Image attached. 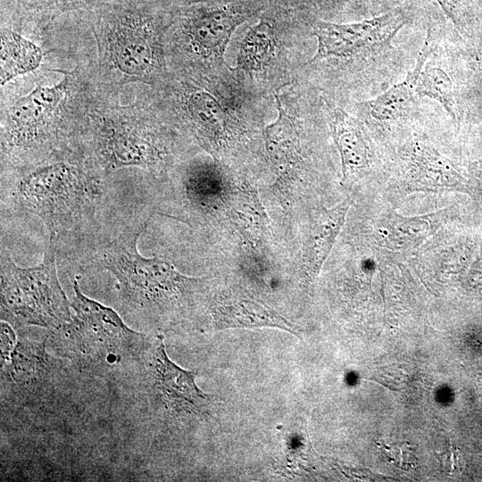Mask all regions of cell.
Here are the masks:
<instances>
[{
    "label": "cell",
    "instance_id": "obj_2",
    "mask_svg": "<svg viewBox=\"0 0 482 482\" xmlns=\"http://www.w3.org/2000/svg\"><path fill=\"white\" fill-rule=\"evenodd\" d=\"M174 12L166 0H104L55 24L60 46L96 83L159 87L170 76L166 31Z\"/></svg>",
    "mask_w": 482,
    "mask_h": 482
},
{
    "label": "cell",
    "instance_id": "obj_15",
    "mask_svg": "<svg viewBox=\"0 0 482 482\" xmlns=\"http://www.w3.org/2000/svg\"><path fill=\"white\" fill-rule=\"evenodd\" d=\"M405 178L413 185L441 188L458 177L453 163L421 137H410L398 149Z\"/></svg>",
    "mask_w": 482,
    "mask_h": 482
},
{
    "label": "cell",
    "instance_id": "obj_19",
    "mask_svg": "<svg viewBox=\"0 0 482 482\" xmlns=\"http://www.w3.org/2000/svg\"><path fill=\"white\" fill-rule=\"evenodd\" d=\"M278 118L264 130L266 147L272 163L281 174L287 173L300 158L299 135L295 122L276 96Z\"/></svg>",
    "mask_w": 482,
    "mask_h": 482
},
{
    "label": "cell",
    "instance_id": "obj_20",
    "mask_svg": "<svg viewBox=\"0 0 482 482\" xmlns=\"http://www.w3.org/2000/svg\"><path fill=\"white\" fill-rule=\"evenodd\" d=\"M428 227V222L420 219L392 215L380 227L378 235L391 249H406L427 235Z\"/></svg>",
    "mask_w": 482,
    "mask_h": 482
},
{
    "label": "cell",
    "instance_id": "obj_9",
    "mask_svg": "<svg viewBox=\"0 0 482 482\" xmlns=\"http://www.w3.org/2000/svg\"><path fill=\"white\" fill-rule=\"evenodd\" d=\"M0 255L1 320L15 330H54L71 320V302L59 282L57 251L52 242L46 240L42 262L33 267L16 265L3 244Z\"/></svg>",
    "mask_w": 482,
    "mask_h": 482
},
{
    "label": "cell",
    "instance_id": "obj_22",
    "mask_svg": "<svg viewBox=\"0 0 482 482\" xmlns=\"http://www.w3.org/2000/svg\"><path fill=\"white\" fill-rule=\"evenodd\" d=\"M271 53L270 27L261 21L244 38L239 61L246 69L258 68L265 63Z\"/></svg>",
    "mask_w": 482,
    "mask_h": 482
},
{
    "label": "cell",
    "instance_id": "obj_16",
    "mask_svg": "<svg viewBox=\"0 0 482 482\" xmlns=\"http://www.w3.org/2000/svg\"><path fill=\"white\" fill-rule=\"evenodd\" d=\"M214 328H278L297 335L296 327L261 302L238 292L229 293L216 301L212 308Z\"/></svg>",
    "mask_w": 482,
    "mask_h": 482
},
{
    "label": "cell",
    "instance_id": "obj_7",
    "mask_svg": "<svg viewBox=\"0 0 482 482\" xmlns=\"http://www.w3.org/2000/svg\"><path fill=\"white\" fill-rule=\"evenodd\" d=\"M422 0H413L379 16L345 23L317 21L312 32L318 40L308 64L342 88L370 96L385 91L406 66L404 52L394 44L396 35L416 21Z\"/></svg>",
    "mask_w": 482,
    "mask_h": 482
},
{
    "label": "cell",
    "instance_id": "obj_10",
    "mask_svg": "<svg viewBox=\"0 0 482 482\" xmlns=\"http://www.w3.org/2000/svg\"><path fill=\"white\" fill-rule=\"evenodd\" d=\"M129 373L144 402L171 423L202 420L211 411L212 396L197 386L195 372L180 368L169 358L161 334L153 337L130 362Z\"/></svg>",
    "mask_w": 482,
    "mask_h": 482
},
{
    "label": "cell",
    "instance_id": "obj_6",
    "mask_svg": "<svg viewBox=\"0 0 482 482\" xmlns=\"http://www.w3.org/2000/svg\"><path fill=\"white\" fill-rule=\"evenodd\" d=\"M145 228V221L136 220L116 234L104 232L84 266L111 273L124 319L151 329L183 318L195 305L204 278L186 276L163 259L141 255L137 241Z\"/></svg>",
    "mask_w": 482,
    "mask_h": 482
},
{
    "label": "cell",
    "instance_id": "obj_1",
    "mask_svg": "<svg viewBox=\"0 0 482 482\" xmlns=\"http://www.w3.org/2000/svg\"><path fill=\"white\" fill-rule=\"evenodd\" d=\"M1 359L2 445L33 454L65 455L101 448L112 437L110 393L21 331Z\"/></svg>",
    "mask_w": 482,
    "mask_h": 482
},
{
    "label": "cell",
    "instance_id": "obj_8",
    "mask_svg": "<svg viewBox=\"0 0 482 482\" xmlns=\"http://www.w3.org/2000/svg\"><path fill=\"white\" fill-rule=\"evenodd\" d=\"M72 289L71 320L46 330V346L79 370L106 383L139 355L153 337L132 329L114 310L87 297L77 278Z\"/></svg>",
    "mask_w": 482,
    "mask_h": 482
},
{
    "label": "cell",
    "instance_id": "obj_18",
    "mask_svg": "<svg viewBox=\"0 0 482 482\" xmlns=\"http://www.w3.org/2000/svg\"><path fill=\"white\" fill-rule=\"evenodd\" d=\"M0 38L1 87L42 66L46 52L37 42L6 26H0Z\"/></svg>",
    "mask_w": 482,
    "mask_h": 482
},
{
    "label": "cell",
    "instance_id": "obj_11",
    "mask_svg": "<svg viewBox=\"0 0 482 482\" xmlns=\"http://www.w3.org/2000/svg\"><path fill=\"white\" fill-rule=\"evenodd\" d=\"M439 36L438 27L428 22L426 37L414 66L399 82L374 97L353 103L354 112L374 132L395 133L406 130L420 117V97L415 85L423 65L433 52Z\"/></svg>",
    "mask_w": 482,
    "mask_h": 482
},
{
    "label": "cell",
    "instance_id": "obj_13",
    "mask_svg": "<svg viewBox=\"0 0 482 482\" xmlns=\"http://www.w3.org/2000/svg\"><path fill=\"white\" fill-rule=\"evenodd\" d=\"M104 0H0V24L41 44L52 26Z\"/></svg>",
    "mask_w": 482,
    "mask_h": 482
},
{
    "label": "cell",
    "instance_id": "obj_23",
    "mask_svg": "<svg viewBox=\"0 0 482 482\" xmlns=\"http://www.w3.org/2000/svg\"><path fill=\"white\" fill-rule=\"evenodd\" d=\"M454 26L461 38L469 44L473 36L476 16L465 0H434Z\"/></svg>",
    "mask_w": 482,
    "mask_h": 482
},
{
    "label": "cell",
    "instance_id": "obj_14",
    "mask_svg": "<svg viewBox=\"0 0 482 482\" xmlns=\"http://www.w3.org/2000/svg\"><path fill=\"white\" fill-rule=\"evenodd\" d=\"M442 25L436 46L418 77L415 92L420 98L428 97L439 103L459 124L464 114L460 77L453 49L443 40Z\"/></svg>",
    "mask_w": 482,
    "mask_h": 482
},
{
    "label": "cell",
    "instance_id": "obj_4",
    "mask_svg": "<svg viewBox=\"0 0 482 482\" xmlns=\"http://www.w3.org/2000/svg\"><path fill=\"white\" fill-rule=\"evenodd\" d=\"M124 88L96 83L80 139L87 156L106 175L142 170L164 181L183 157L181 128L148 86Z\"/></svg>",
    "mask_w": 482,
    "mask_h": 482
},
{
    "label": "cell",
    "instance_id": "obj_17",
    "mask_svg": "<svg viewBox=\"0 0 482 482\" xmlns=\"http://www.w3.org/2000/svg\"><path fill=\"white\" fill-rule=\"evenodd\" d=\"M351 204L350 199H345L332 208L323 209L312 220L303 255L304 272L310 281L317 278L330 253Z\"/></svg>",
    "mask_w": 482,
    "mask_h": 482
},
{
    "label": "cell",
    "instance_id": "obj_21",
    "mask_svg": "<svg viewBox=\"0 0 482 482\" xmlns=\"http://www.w3.org/2000/svg\"><path fill=\"white\" fill-rule=\"evenodd\" d=\"M324 11L350 14L353 21L379 16L413 0H314Z\"/></svg>",
    "mask_w": 482,
    "mask_h": 482
},
{
    "label": "cell",
    "instance_id": "obj_12",
    "mask_svg": "<svg viewBox=\"0 0 482 482\" xmlns=\"http://www.w3.org/2000/svg\"><path fill=\"white\" fill-rule=\"evenodd\" d=\"M332 137L339 153L343 181H357L368 175L376 154L366 125L356 116L323 100Z\"/></svg>",
    "mask_w": 482,
    "mask_h": 482
},
{
    "label": "cell",
    "instance_id": "obj_3",
    "mask_svg": "<svg viewBox=\"0 0 482 482\" xmlns=\"http://www.w3.org/2000/svg\"><path fill=\"white\" fill-rule=\"evenodd\" d=\"M111 177L81 148L35 163L1 165V212L37 217L57 257L83 265L105 231L102 214Z\"/></svg>",
    "mask_w": 482,
    "mask_h": 482
},
{
    "label": "cell",
    "instance_id": "obj_5",
    "mask_svg": "<svg viewBox=\"0 0 482 482\" xmlns=\"http://www.w3.org/2000/svg\"><path fill=\"white\" fill-rule=\"evenodd\" d=\"M59 79L46 82L42 66L1 87V165L42 162L79 149L96 82L85 66L60 67Z\"/></svg>",
    "mask_w": 482,
    "mask_h": 482
}]
</instances>
